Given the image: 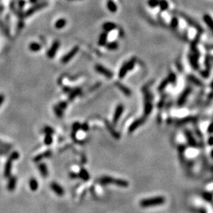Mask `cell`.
<instances>
[{"instance_id": "6da1fadb", "label": "cell", "mask_w": 213, "mask_h": 213, "mask_svg": "<svg viewBox=\"0 0 213 213\" xmlns=\"http://www.w3.org/2000/svg\"><path fill=\"white\" fill-rule=\"evenodd\" d=\"M98 183L101 185H108L113 184L115 186L125 188L129 186V182L124 179H120V178H114V177L109 176H102L98 180Z\"/></svg>"}, {"instance_id": "7a4b0ae2", "label": "cell", "mask_w": 213, "mask_h": 213, "mask_svg": "<svg viewBox=\"0 0 213 213\" xmlns=\"http://www.w3.org/2000/svg\"><path fill=\"white\" fill-rule=\"evenodd\" d=\"M165 197L162 196H158L142 199L140 202V205L142 208H152L163 205L165 204Z\"/></svg>"}, {"instance_id": "3957f363", "label": "cell", "mask_w": 213, "mask_h": 213, "mask_svg": "<svg viewBox=\"0 0 213 213\" xmlns=\"http://www.w3.org/2000/svg\"><path fill=\"white\" fill-rule=\"evenodd\" d=\"M19 154L17 152H13L9 157L6 164H5L4 168V176H6V177H9V176H11L13 162V160L19 158Z\"/></svg>"}, {"instance_id": "277c9868", "label": "cell", "mask_w": 213, "mask_h": 213, "mask_svg": "<svg viewBox=\"0 0 213 213\" xmlns=\"http://www.w3.org/2000/svg\"><path fill=\"white\" fill-rule=\"evenodd\" d=\"M144 94H145V109H144V114L145 116L150 115L152 110V95L147 89H144Z\"/></svg>"}, {"instance_id": "5b68a950", "label": "cell", "mask_w": 213, "mask_h": 213, "mask_svg": "<svg viewBox=\"0 0 213 213\" xmlns=\"http://www.w3.org/2000/svg\"><path fill=\"white\" fill-rule=\"evenodd\" d=\"M47 5H48V3L47 2H42L40 4H38L35 5V6H33V7L30 8V9L26 11L24 15V17H29V16L33 14L34 13H35L37 11H39V10L43 9V8L47 7Z\"/></svg>"}, {"instance_id": "8992f818", "label": "cell", "mask_w": 213, "mask_h": 213, "mask_svg": "<svg viewBox=\"0 0 213 213\" xmlns=\"http://www.w3.org/2000/svg\"><path fill=\"white\" fill-rule=\"evenodd\" d=\"M146 118H147L146 116H142V118H140L137 119V120H136L135 121H134L133 123H132L130 126H129V132H130V133H132V132H133L134 131H135L136 129L138 128V127H140V126H141L142 124L145 122Z\"/></svg>"}, {"instance_id": "52a82bcc", "label": "cell", "mask_w": 213, "mask_h": 213, "mask_svg": "<svg viewBox=\"0 0 213 213\" xmlns=\"http://www.w3.org/2000/svg\"><path fill=\"white\" fill-rule=\"evenodd\" d=\"M78 50H79V48H78V47H75L74 48L72 49L68 53H67L66 55L62 58L61 61L62 63H67L70 60H71V59L75 56V55L77 53V52L78 51Z\"/></svg>"}, {"instance_id": "ba28073f", "label": "cell", "mask_w": 213, "mask_h": 213, "mask_svg": "<svg viewBox=\"0 0 213 213\" xmlns=\"http://www.w3.org/2000/svg\"><path fill=\"white\" fill-rule=\"evenodd\" d=\"M191 91H192V88L191 87H188V88H186V89H185V91H183L182 94L181 95V96H180V97L178 98V99L177 104H178V106H179V107L182 106L185 103H186L187 98L188 97V96H189L190 93H191Z\"/></svg>"}, {"instance_id": "9c48e42d", "label": "cell", "mask_w": 213, "mask_h": 213, "mask_svg": "<svg viewBox=\"0 0 213 213\" xmlns=\"http://www.w3.org/2000/svg\"><path fill=\"white\" fill-rule=\"evenodd\" d=\"M96 70L98 72V73H101V74H103V76H106L107 78H111L113 77L112 72H111L109 69H107L105 68L104 67L102 66V65H96Z\"/></svg>"}, {"instance_id": "30bf717a", "label": "cell", "mask_w": 213, "mask_h": 213, "mask_svg": "<svg viewBox=\"0 0 213 213\" xmlns=\"http://www.w3.org/2000/svg\"><path fill=\"white\" fill-rule=\"evenodd\" d=\"M60 47V42L59 41H55V42L53 44V45L51 46L49 50L47 52V55H48L49 58H53L55 57V55L57 53V51L59 49Z\"/></svg>"}, {"instance_id": "8fae6325", "label": "cell", "mask_w": 213, "mask_h": 213, "mask_svg": "<svg viewBox=\"0 0 213 213\" xmlns=\"http://www.w3.org/2000/svg\"><path fill=\"white\" fill-rule=\"evenodd\" d=\"M50 187L51 188L52 190H53L57 195L62 196L64 194V193H65V190H64L63 188H62L61 186H60L58 183L53 182L51 184Z\"/></svg>"}, {"instance_id": "7c38bea8", "label": "cell", "mask_w": 213, "mask_h": 213, "mask_svg": "<svg viewBox=\"0 0 213 213\" xmlns=\"http://www.w3.org/2000/svg\"><path fill=\"white\" fill-rule=\"evenodd\" d=\"M123 110L124 107L122 105H119L116 107L115 113H114V118H113V122H114V124L117 123V122L118 121L119 119H120L121 115H122V112H123Z\"/></svg>"}, {"instance_id": "4fadbf2b", "label": "cell", "mask_w": 213, "mask_h": 213, "mask_svg": "<svg viewBox=\"0 0 213 213\" xmlns=\"http://www.w3.org/2000/svg\"><path fill=\"white\" fill-rule=\"evenodd\" d=\"M179 14H180V15H181V17H182L183 18V19H184L185 20H186V22L190 24V25L192 26V27H194V28H196V29H197V30L199 31H200V32H201V31H202V29H201V27H200L199 25H198L197 24H196V22H194V21H193L192 19H191V18H190L189 17H188V16H187L186 15H185V14H183V13H180Z\"/></svg>"}, {"instance_id": "5bb4252c", "label": "cell", "mask_w": 213, "mask_h": 213, "mask_svg": "<svg viewBox=\"0 0 213 213\" xmlns=\"http://www.w3.org/2000/svg\"><path fill=\"white\" fill-rule=\"evenodd\" d=\"M185 134H186L187 140H188V143L190 144V145L192 147H196V140H194V137L192 136V134L190 133V132L188 130H185Z\"/></svg>"}, {"instance_id": "9a60e30c", "label": "cell", "mask_w": 213, "mask_h": 213, "mask_svg": "<svg viewBox=\"0 0 213 213\" xmlns=\"http://www.w3.org/2000/svg\"><path fill=\"white\" fill-rule=\"evenodd\" d=\"M16 183H17V178L15 176H11L9 181V183H8V190L11 192L13 191L15 188Z\"/></svg>"}, {"instance_id": "2e32d148", "label": "cell", "mask_w": 213, "mask_h": 213, "mask_svg": "<svg viewBox=\"0 0 213 213\" xmlns=\"http://www.w3.org/2000/svg\"><path fill=\"white\" fill-rule=\"evenodd\" d=\"M116 25L113 22H106L103 24V28L105 32H109V31L114 30L116 29Z\"/></svg>"}, {"instance_id": "e0dca14e", "label": "cell", "mask_w": 213, "mask_h": 213, "mask_svg": "<svg viewBox=\"0 0 213 213\" xmlns=\"http://www.w3.org/2000/svg\"><path fill=\"white\" fill-rule=\"evenodd\" d=\"M38 170L40 172V174H42V176H43L44 177H47L48 176V168H47V165L45 163H41V164L39 165Z\"/></svg>"}, {"instance_id": "ac0fdd59", "label": "cell", "mask_w": 213, "mask_h": 213, "mask_svg": "<svg viewBox=\"0 0 213 213\" xmlns=\"http://www.w3.org/2000/svg\"><path fill=\"white\" fill-rule=\"evenodd\" d=\"M116 86L120 89L121 91H122V93H124V95H126L127 96H129L131 95V91L129 90V89L127 87L124 86L123 85H122L120 83H116Z\"/></svg>"}, {"instance_id": "d6986e66", "label": "cell", "mask_w": 213, "mask_h": 213, "mask_svg": "<svg viewBox=\"0 0 213 213\" xmlns=\"http://www.w3.org/2000/svg\"><path fill=\"white\" fill-rule=\"evenodd\" d=\"M107 40V32H103L100 35L99 40H98V45L101 46V47L106 45Z\"/></svg>"}, {"instance_id": "ffe728a7", "label": "cell", "mask_w": 213, "mask_h": 213, "mask_svg": "<svg viewBox=\"0 0 213 213\" xmlns=\"http://www.w3.org/2000/svg\"><path fill=\"white\" fill-rule=\"evenodd\" d=\"M78 176H79L80 178H82L83 181H88L90 178L89 174L88 173V172L86 170H85V169H82V170H80L79 174H78Z\"/></svg>"}, {"instance_id": "44dd1931", "label": "cell", "mask_w": 213, "mask_h": 213, "mask_svg": "<svg viewBox=\"0 0 213 213\" xmlns=\"http://www.w3.org/2000/svg\"><path fill=\"white\" fill-rule=\"evenodd\" d=\"M204 19L205 22L206 23V24L208 25V27L210 28L211 31L213 33V19L211 18V17L208 15H205L204 17Z\"/></svg>"}, {"instance_id": "7402d4cb", "label": "cell", "mask_w": 213, "mask_h": 213, "mask_svg": "<svg viewBox=\"0 0 213 213\" xmlns=\"http://www.w3.org/2000/svg\"><path fill=\"white\" fill-rule=\"evenodd\" d=\"M197 120V118L195 117H187L185 118L180 119V120H176V123L177 124H183V123H188V122H195Z\"/></svg>"}, {"instance_id": "603a6c76", "label": "cell", "mask_w": 213, "mask_h": 213, "mask_svg": "<svg viewBox=\"0 0 213 213\" xmlns=\"http://www.w3.org/2000/svg\"><path fill=\"white\" fill-rule=\"evenodd\" d=\"M51 155V152L47 151V152H44V153L41 154H40V155H37V156H36L35 158H34V160H35V162H39L40 160L43 159V158L49 157Z\"/></svg>"}, {"instance_id": "cb8c5ba5", "label": "cell", "mask_w": 213, "mask_h": 213, "mask_svg": "<svg viewBox=\"0 0 213 213\" xmlns=\"http://www.w3.org/2000/svg\"><path fill=\"white\" fill-rule=\"evenodd\" d=\"M188 80H190V81L191 82V83H192L193 84L197 85V86H199V87H203L204 86V85H203L202 82L201 81V80H199V79H198L197 78H196V77H194V76H192V75H190V76H188Z\"/></svg>"}, {"instance_id": "d4e9b609", "label": "cell", "mask_w": 213, "mask_h": 213, "mask_svg": "<svg viewBox=\"0 0 213 213\" xmlns=\"http://www.w3.org/2000/svg\"><path fill=\"white\" fill-rule=\"evenodd\" d=\"M29 186H30L31 190L36 191L38 188V182L35 178H31L29 181Z\"/></svg>"}, {"instance_id": "484cf974", "label": "cell", "mask_w": 213, "mask_h": 213, "mask_svg": "<svg viewBox=\"0 0 213 213\" xmlns=\"http://www.w3.org/2000/svg\"><path fill=\"white\" fill-rule=\"evenodd\" d=\"M107 9L111 11V13H115L117 11V6L115 3L112 0H109L107 1Z\"/></svg>"}, {"instance_id": "4316f807", "label": "cell", "mask_w": 213, "mask_h": 213, "mask_svg": "<svg viewBox=\"0 0 213 213\" xmlns=\"http://www.w3.org/2000/svg\"><path fill=\"white\" fill-rule=\"evenodd\" d=\"M66 24H67L66 19H58V20L56 22H55V27L56 28V29H62V28L65 27Z\"/></svg>"}, {"instance_id": "83f0119b", "label": "cell", "mask_w": 213, "mask_h": 213, "mask_svg": "<svg viewBox=\"0 0 213 213\" xmlns=\"http://www.w3.org/2000/svg\"><path fill=\"white\" fill-rule=\"evenodd\" d=\"M127 71H128V69H127L126 64H124V65H122V67H121L120 71H119V74H118L119 78H120V79L123 78L125 76L126 73H127Z\"/></svg>"}, {"instance_id": "f1b7e54d", "label": "cell", "mask_w": 213, "mask_h": 213, "mask_svg": "<svg viewBox=\"0 0 213 213\" xmlns=\"http://www.w3.org/2000/svg\"><path fill=\"white\" fill-rule=\"evenodd\" d=\"M41 48H42V47H41V45H40V44L36 43V42H33V43H31L30 46H29V49H30V50L33 52L39 51L41 49Z\"/></svg>"}, {"instance_id": "f546056e", "label": "cell", "mask_w": 213, "mask_h": 213, "mask_svg": "<svg viewBox=\"0 0 213 213\" xmlns=\"http://www.w3.org/2000/svg\"><path fill=\"white\" fill-rule=\"evenodd\" d=\"M106 47L109 50H116L118 48V44L116 42H109V43L106 44Z\"/></svg>"}, {"instance_id": "4dcf8cb0", "label": "cell", "mask_w": 213, "mask_h": 213, "mask_svg": "<svg viewBox=\"0 0 213 213\" xmlns=\"http://www.w3.org/2000/svg\"><path fill=\"white\" fill-rule=\"evenodd\" d=\"M136 60L135 58H134L131 59V60H129L127 63H126L127 69H128V71H131L132 69H133L134 65H135V64H136Z\"/></svg>"}, {"instance_id": "1f68e13d", "label": "cell", "mask_w": 213, "mask_h": 213, "mask_svg": "<svg viewBox=\"0 0 213 213\" xmlns=\"http://www.w3.org/2000/svg\"><path fill=\"white\" fill-rule=\"evenodd\" d=\"M53 142V138L51 136V134H47L45 138V143L47 145H50Z\"/></svg>"}, {"instance_id": "d6a6232c", "label": "cell", "mask_w": 213, "mask_h": 213, "mask_svg": "<svg viewBox=\"0 0 213 213\" xmlns=\"http://www.w3.org/2000/svg\"><path fill=\"white\" fill-rule=\"evenodd\" d=\"M169 83H170V82H169V80H168V78L163 80V81L162 82L161 84L160 85V86L158 87V90H159V91H162V90L164 89L165 87L167 86V85H168Z\"/></svg>"}, {"instance_id": "836d02e7", "label": "cell", "mask_w": 213, "mask_h": 213, "mask_svg": "<svg viewBox=\"0 0 213 213\" xmlns=\"http://www.w3.org/2000/svg\"><path fill=\"white\" fill-rule=\"evenodd\" d=\"M159 4V1L158 0H149L148 1V5L150 7H156Z\"/></svg>"}, {"instance_id": "e575fe53", "label": "cell", "mask_w": 213, "mask_h": 213, "mask_svg": "<svg viewBox=\"0 0 213 213\" xmlns=\"http://www.w3.org/2000/svg\"><path fill=\"white\" fill-rule=\"evenodd\" d=\"M0 147H1V148L6 149V150H9V149L12 148L13 146L11 145H10V144L5 143V142H3L2 141H0Z\"/></svg>"}, {"instance_id": "d590c367", "label": "cell", "mask_w": 213, "mask_h": 213, "mask_svg": "<svg viewBox=\"0 0 213 213\" xmlns=\"http://www.w3.org/2000/svg\"><path fill=\"white\" fill-rule=\"evenodd\" d=\"M54 111H55V114L58 116V117L61 118L62 116V109H60V107H54Z\"/></svg>"}, {"instance_id": "8d00e7d4", "label": "cell", "mask_w": 213, "mask_h": 213, "mask_svg": "<svg viewBox=\"0 0 213 213\" xmlns=\"http://www.w3.org/2000/svg\"><path fill=\"white\" fill-rule=\"evenodd\" d=\"M168 79L169 82H170V83H174L175 81H176V76H175L174 73H171L170 75H169Z\"/></svg>"}, {"instance_id": "74e56055", "label": "cell", "mask_w": 213, "mask_h": 213, "mask_svg": "<svg viewBox=\"0 0 213 213\" xmlns=\"http://www.w3.org/2000/svg\"><path fill=\"white\" fill-rule=\"evenodd\" d=\"M158 5H160V9H161L162 10H165V9H168V3L166 2V1H164V0H162L160 2H159V4H158Z\"/></svg>"}, {"instance_id": "f35d334b", "label": "cell", "mask_w": 213, "mask_h": 213, "mask_svg": "<svg viewBox=\"0 0 213 213\" xmlns=\"http://www.w3.org/2000/svg\"><path fill=\"white\" fill-rule=\"evenodd\" d=\"M171 26L172 27V29H176L178 26V19L176 18H173L171 21Z\"/></svg>"}, {"instance_id": "ab89813d", "label": "cell", "mask_w": 213, "mask_h": 213, "mask_svg": "<svg viewBox=\"0 0 213 213\" xmlns=\"http://www.w3.org/2000/svg\"><path fill=\"white\" fill-rule=\"evenodd\" d=\"M81 128V124H80L79 122H76V123L73 124V130L74 132V133H76L78 130Z\"/></svg>"}, {"instance_id": "60d3db41", "label": "cell", "mask_w": 213, "mask_h": 213, "mask_svg": "<svg viewBox=\"0 0 213 213\" xmlns=\"http://www.w3.org/2000/svg\"><path fill=\"white\" fill-rule=\"evenodd\" d=\"M45 132L47 134H53L54 133V130L52 127H46L45 128Z\"/></svg>"}, {"instance_id": "b9f144b4", "label": "cell", "mask_w": 213, "mask_h": 213, "mask_svg": "<svg viewBox=\"0 0 213 213\" xmlns=\"http://www.w3.org/2000/svg\"><path fill=\"white\" fill-rule=\"evenodd\" d=\"M66 107H67V103H65V102L60 103V104H59V107H60L61 109H65V108H66Z\"/></svg>"}, {"instance_id": "7bdbcfd3", "label": "cell", "mask_w": 213, "mask_h": 213, "mask_svg": "<svg viewBox=\"0 0 213 213\" xmlns=\"http://www.w3.org/2000/svg\"><path fill=\"white\" fill-rule=\"evenodd\" d=\"M81 129L84 131H87L89 129V126L87 123H84L83 125H81Z\"/></svg>"}, {"instance_id": "ee69618b", "label": "cell", "mask_w": 213, "mask_h": 213, "mask_svg": "<svg viewBox=\"0 0 213 213\" xmlns=\"http://www.w3.org/2000/svg\"><path fill=\"white\" fill-rule=\"evenodd\" d=\"M208 132H209V133L212 134L213 133V122H212V123H210V124L208 126Z\"/></svg>"}, {"instance_id": "f6af8a7d", "label": "cell", "mask_w": 213, "mask_h": 213, "mask_svg": "<svg viewBox=\"0 0 213 213\" xmlns=\"http://www.w3.org/2000/svg\"><path fill=\"white\" fill-rule=\"evenodd\" d=\"M8 153V150H6V149H3L0 147V154H6Z\"/></svg>"}, {"instance_id": "bcb514c9", "label": "cell", "mask_w": 213, "mask_h": 213, "mask_svg": "<svg viewBox=\"0 0 213 213\" xmlns=\"http://www.w3.org/2000/svg\"><path fill=\"white\" fill-rule=\"evenodd\" d=\"M4 99H5V97H4V94H2V93H0V106H1V105H2V103H4Z\"/></svg>"}, {"instance_id": "7dc6e473", "label": "cell", "mask_w": 213, "mask_h": 213, "mask_svg": "<svg viewBox=\"0 0 213 213\" xmlns=\"http://www.w3.org/2000/svg\"><path fill=\"white\" fill-rule=\"evenodd\" d=\"M24 4H25V1H24V0H20V1L18 2V5H19V6L20 8L24 7Z\"/></svg>"}, {"instance_id": "c3c4849f", "label": "cell", "mask_w": 213, "mask_h": 213, "mask_svg": "<svg viewBox=\"0 0 213 213\" xmlns=\"http://www.w3.org/2000/svg\"><path fill=\"white\" fill-rule=\"evenodd\" d=\"M208 142L209 145H210V146H211V145H213V137L212 136L209 138Z\"/></svg>"}, {"instance_id": "681fc988", "label": "cell", "mask_w": 213, "mask_h": 213, "mask_svg": "<svg viewBox=\"0 0 213 213\" xmlns=\"http://www.w3.org/2000/svg\"><path fill=\"white\" fill-rule=\"evenodd\" d=\"M71 176L72 178H76L78 176V174H74V173H71Z\"/></svg>"}, {"instance_id": "f907efd6", "label": "cell", "mask_w": 213, "mask_h": 213, "mask_svg": "<svg viewBox=\"0 0 213 213\" xmlns=\"http://www.w3.org/2000/svg\"><path fill=\"white\" fill-rule=\"evenodd\" d=\"M210 155H211V156H212V158H213V150L210 152Z\"/></svg>"}, {"instance_id": "816d5d0a", "label": "cell", "mask_w": 213, "mask_h": 213, "mask_svg": "<svg viewBox=\"0 0 213 213\" xmlns=\"http://www.w3.org/2000/svg\"><path fill=\"white\" fill-rule=\"evenodd\" d=\"M211 87H212V89H213V82L212 83V84H211Z\"/></svg>"}, {"instance_id": "f5cc1de1", "label": "cell", "mask_w": 213, "mask_h": 213, "mask_svg": "<svg viewBox=\"0 0 213 213\" xmlns=\"http://www.w3.org/2000/svg\"><path fill=\"white\" fill-rule=\"evenodd\" d=\"M70 1H71V0H70Z\"/></svg>"}]
</instances>
